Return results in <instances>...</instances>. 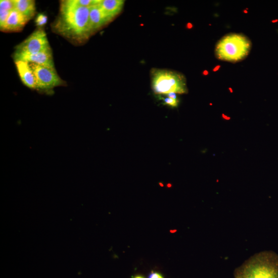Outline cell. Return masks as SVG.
I'll return each instance as SVG.
<instances>
[{
    "instance_id": "obj_14",
    "label": "cell",
    "mask_w": 278,
    "mask_h": 278,
    "mask_svg": "<svg viewBox=\"0 0 278 278\" xmlns=\"http://www.w3.org/2000/svg\"><path fill=\"white\" fill-rule=\"evenodd\" d=\"M15 9L13 1L10 0H1L0 1V10L11 11Z\"/></svg>"
},
{
    "instance_id": "obj_9",
    "label": "cell",
    "mask_w": 278,
    "mask_h": 278,
    "mask_svg": "<svg viewBox=\"0 0 278 278\" xmlns=\"http://www.w3.org/2000/svg\"><path fill=\"white\" fill-rule=\"evenodd\" d=\"M30 19L14 9L10 12L2 31L17 32L21 30Z\"/></svg>"
},
{
    "instance_id": "obj_10",
    "label": "cell",
    "mask_w": 278,
    "mask_h": 278,
    "mask_svg": "<svg viewBox=\"0 0 278 278\" xmlns=\"http://www.w3.org/2000/svg\"><path fill=\"white\" fill-rule=\"evenodd\" d=\"M124 2L122 0H100L98 6L106 17L110 21L120 13Z\"/></svg>"
},
{
    "instance_id": "obj_4",
    "label": "cell",
    "mask_w": 278,
    "mask_h": 278,
    "mask_svg": "<svg viewBox=\"0 0 278 278\" xmlns=\"http://www.w3.org/2000/svg\"><path fill=\"white\" fill-rule=\"evenodd\" d=\"M153 89L156 94L171 93L184 94L187 93L185 81L178 73L166 71L155 73L152 82Z\"/></svg>"
},
{
    "instance_id": "obj_11",
    "label": "cell",
    "mask_w": 278,
    "mask_h": 278,
    "mask_svg": "<svg viewBox=\"0 0 278 278\" xmlns=\"http://www.w3.org/2000/svg\"><path fill=\"white\" fill-rule=\"evenodd\" d=\"M90 20L92 33L110 21L101 10L98 4L91 8Z\"/></svg>"
},
{
    "instance_id": "obj_13",
    "label": "cell",
    "mask_w": 278,
    "mask_h": 278,
    "mask_svg": "<svg viewBox=\"0 0 278 278\" xmlns=\"http://www.w3.org/2000/svg\"><path fill=\"white\" fill-rule=\"evenodd\" d=\"M72 2L75 5L82 7L91 8L98 4L99 0H72Z\"/></svg>"
},
{
    "instance_id": "obj_5",
    "label": "cell",
    "mask_w": 278,
    "mask_h": 278,
    "mask_svg": "<svg viewBox=\"0 0 278 278\" xmlns=\"http://www.w3.org/2000/svg\"><path fill=\"white\" fill-rule=\"evenodd\" d=\"M35 75L36 90L49 93L54 88L65 85V82L59 77L55 68H50L30 63Z\"/></svg>"
},
{
    "instance_id": "obj_6",
    "label": "cell",
    "mask_w": 278,
    "mask_h": 278,
    "mask_svg": "<svg viewBox=\"0 0 278 278\" xmlns=\"http://www.w3.org/2000/svg\"><path fill=\"white\" fill-rule=\"evenodd\" d=\"M49 47L46 32L42 29H39L16 47L14 56L35 54Z\"/></svg>"
},
{
    "instance_id": "obj_24",
    "label": "cell",
    "mask_w": 278,
    "mask_h": 278,
    "mask_svg": "<svg viewBox=\"0 0 278 278\" xmlns=\"http://www.w3.org/2000/svg\"><path fill=\"white\" fill-rule=\"evenodd\" d=\"M134 278H145L141 276H135Z\"/></svg>"
},
{
    "instance_id": "obj_29",
    "label": "cell",
    "mask_w": 278,
    "mask_h": 278,
    "mask_svg": "<svg viewBox=\"0 0 278 278\" xmlns=\"http://www.w3.org/2000/svg\"><path fill=\"white\" fill-rule=\"evenodd\" d=\"M168 186H169V187H171V185L169 184Z\"/></svg>"
},
{
    "instance_id": "obj_22",
    "label": "cell",
    "mask_w": 278,
    "mask_h": 278,
    "mask_svg": "<svg viewBox=\"0 0 278 278\" xmlns=\"http://www.w3.org/2000/svg\"><path fill=\"white\" fill-rule=\"evenodd\" d=\"M186 27H187V29H190L192 28L193 25L190 23H188L187 24Z\"/></svg>"
},
{
    "instance_id": "obj_18",
    "label": "cell",
    "mask_w": 278,
    "mask_h": 278,
    "mask_svg": "<svg viewBox=\"0 0 278 278\" xmlns=\"http://www.w3.org/2000/svg\"><path fill=\"white\" fill-rule=\"evenodd\" d=\"M148 278H164V277L158 272H152L149 274Z\"/></svg>"
},
{
    "instance_id": "obj_1",
    "label": "cell",
    "mask_w": 278,
    "mask_h": 278,
    "mask_svg": "<svg viewBox=\"0 0 278 278\" xmlns=\"http://www.w3.org/2000/svg\"><path fill=\"white\" fill-rule=\"evenodd\" d=\"M90 9L75 5L72 0L61 1L60 14L54 23L53 30L76 43L84 42L92 34Z\"/></svg>"
},
{
    "instance_id": "obj_23",
    "label": "cell",
    "mask_w": 278,
    "mask_h": 278,
    "mask_svg": "<svg viewBox=\"0 0 278 278\" xmlns=\"http://www.w3.org/2000/svg\"><path fill=\"white\" fill-rule=\"evenodd\" d=\"M209 74V72L207 70H205L203 72V74L205 76H207Z\"/></svg>"
},
{
    "instance_id": "obj_21",
    "label": "cell",
    "mask_w": 278,
    "mask_h": 278,
    "mask_svg": "<svg viewBox=\"0 0 278 278\" xmlns=\"http://www.w3.org/2000/svg\"><path fill=\"white\" fill-rule=\"evenodd\" d=\"M222 116V118L226 120H230L231 119V117L227 116L226 115L224 114V113H223Z\"/></svg>"
},
{
    "instance_id": "obj_2",
    "label": "cell",
    "mask_w": 278,
    "mask_h": 278,
    "mask_svg": "<svg viewBox=\"0 0 278 278\" xmlns=\"http://www.w3.org/2000/svg\"><path fill=\"white\" fill-rule=\"evenodd\" d=\"M235 278H278V256L263 251L251 257L234 274Z\"/></svg>"
},
{
    "instance_id": "obj_16",
    "label": "cell",
    "mask_w": 278,
    "mask_h": 278,
    "mask_svg": "<svg viewBox=\"0 0 278 278\" xmlns=\"http://www.w3.org/2000/svg\"><path fill=\"white\" fill-rule=\"evenodd\" d=\"M47 21V17L44 14H39L36 19V23L38 27H42L45 25Z\"/></svg>"
},
{
    "instance_id": "obj_26",
    "label": "cell",
    "mask_w": 278,
    "mask_h": 278,
    "mask_svg": "<svg viewBox=\"0 0 278 278\" xmlns=\"http://www.w3.org/2000/svg\"><path fill=\"white\" fill-rule=\"evenodd\" d=\"M229 91L231 92V93H233V92L232 88H229Z\"/></svg>"
},
{
    "instance_id": "obj_15",
    "label": "cell",
    "mask_w": 278,
    "mask_h": 278,
    "mask_svg": "<svg viewBox=\"0 0 278 278\" xmlns=\"http://www.w3.org/2000/svg\"><path fill=\"white\" fill-rule=\"evenodd\" d=\"M11 11L0 10V28L3 29Z\"/></svg>"
},
{
    "instance_id": "obj_7",
    "label": "cell",
    "mask_w": 278,
    "mask_h": 278,
    "mask_svg": "<svg viewBox=\"0 0 278 278\" xmlns=\"http://www.w3.org/2000/svg\"><path fill=\"white\" fill-rule=\"evenodd\" d=\"M14 60H22L37 65L55 68L52 49L50 47L33 55L14 56Z\"/></svg>"
},
{
    "instance_id": "obj_27",
    "label": "cell",
    "mask_w": 278,
    "mask_h": 278,
    "mask_svg": "<svg viewBox=\"0 0 278 278\" xmlns=\"http://www.w3.org/2000/svg\"><path fill=\"white\" fill-rule=\"evenodd\" d=\"M243 12H244V13L245 14H247L248 13V10L247 9H245L243 10Z\"/></svg>"
},
{
    "instance_id": "obj_8",
    "label": "cell",
    "mask_w": 278,
    "mask_h": 278,
    "mask_svg": "<svg viewBox=\"0 0 278 278\" xmlns=\"http://www.w3.org/2000/svg\"><path fill=\"white\" fill-rule=\"evenodd\" d=\"M15 62L23 84L31 90H36V79L30 63L22 60H16Z\"/></svg>"
},
{
    "instance_id": "obj_25",
    "label": "cell",
    "mask_w": 278,
    "mask_h": 278,
    "mask_svg": "<svg viewBox=\"0 0 278 278\" xmlns=\"http://www.w3.org/2000/svg\"><path fill=\"white\" fill-rule=\"evenodd\" d=\"M278 22V19H275L272 21V22L273 23H277Z\"/></svg>"
},
{
    "instance_id": "obj_12",
    "label": "cell",
    "mask_w": 278,
    "mask_h": 278,
    "mask_svg": "<svg viewBox=\"0 0 278 278\" xmlns=\"http://www.w3.org/2000/svg\"><path fill=\"white\" fill-rule=\"evenodd\" d=\"M15 9L31 19L36 12L35 2L33 0H13Z\"/></svg>"
},
{
    "instance_id": "obj_30",
    "label": "cell",
    "mask_w": 278,
    "mask_h": 278,
    "mask_svg": "<svg viewBox=\"0 0 278 278\" xmlns=\"http://www.w3.org/2000/svg\"><path fill=\"white\" fill-rule=\"evenodd\" d=\"M210 105L211 106H212V104H210Z\"/></svg>"
},
{
    "instance_id": "obj_17",
    "label": "cell",
    "mask_w": 278,
    "mask_h": 278,
    "mask_svg": "<svg viewBox=\"0 0 278 278\" xmlns=\"http://www.w3.org/2000/svg\"><path fill=\"white\" fill-rule=\"evenodd\" d=\"M164 104L171 106L173 107H178L179 103V100H175L170 97L163 98Z\"/></svg>"
},
{
    "instance_id": "obj_28",
    "label": "cell",
    "mask_w": 278,
    "mask_h": 278,
    "mask_svg": "<svg viewBox=\"0 0 278 278\" xmlns=\"http://www.w3.org/2000/svg\"><path fill=\"white\" fill-rule=\"evenodd\" d=\"M159 185L161 186H163V185L162 183H159Z\"/></svg>"
},
{
    "instance_id": "obj_20",
    "label": "cell",
    "mask_w": 278,
    "mask_h": 278,
    "mask_svg": "<svg viewBox=\"0 0 278 278\" xmlns=\"http://www.w3.org/2000/svg\"><path fill=\"white\" fill-rule=\"evenodd\" d=\"M221 67V66L220 65H218L216 67H214L213 69V71L214 72H217L220 70Z\"/></svg>"
},
{
    "instance_id": "obj_3",
    "label": "cell",
    "mask_w": 278,
    "mask_h": 278,
    "mask_svg": "<svg viewBox=\"0 0 278 278\" xmlns=\"http://www.w3.org/2000/svg\"><path fill=\"white\" fill-rule=\"evenodd\" d=\"M251 46L249 39L243 35H227L218 43L216 55L222 60L237 62L248 55Z\"/></svg>"
},
{
    "instance_id": "obj_19",
    "label": "cell",
    "mask_w": 278,
    "mask_h": 278,
    "mask_svg": "<svg viewBox=\"0 0 278 278\" xmlns=\"http://www.w3.org/2000/svg\"><path fill=\"white\" fill-rule=\"evenodd\" d=\"M168 97L171 98L175 100H178V97H177L176 93H171L167 94Z\"/></svg>"
}]
</instances>
